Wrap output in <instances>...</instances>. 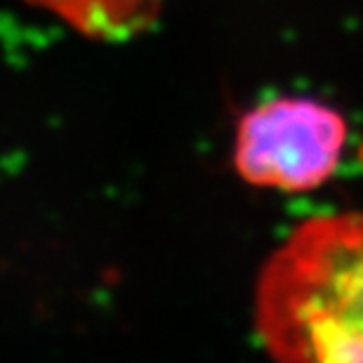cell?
I'll list each match as a JSON object with an SVG mask.
<instances>
[{
    "label": "cell",
    "instance_id": "6da1fadb",
    "mask_svg": "<svg viewBox=\"0 0 363 363\" xmlns=\"http://www.w3.org/2000/svg\"><path fill=\"white\" fill-rule=\"evenodd\" d=\"M252 316L274 363H363V210L290 231L259 272Z\"/></svg>",
    "mask_w": 363,
    "mask_h": 363
},
{
    "label": "cell",
    "instance_id": "3957f363",
    "mask_svg": "<svg viewBox=\"0 0 363 363\" xmlns=\"http://www.w3.org/2000/svg\"><path fill=\"white\" fill-rule=\"evenodd\" d=\"M94 43H128L154 28L163 0H24Z\"/></svg>",
    "mask_w": 363,
    "mask_h": 363
},
{
    "label": "cell",
    "instance_id": "7a4b0ae2",
    "mask_svg": "<svg viewBox=\"0 0 363 363\" xmlns=\"http://www.w3.org/2000/svg\"><path fill=\"white\" fill-rule=\"evenodd\" d=\"M347 140L350 125L335 106L283 94L259 101L238 118L231 161L245 184L304 194L335 175Z\"/></svg>",
    "mask_w": 363,
    "mask_h": 363
}]
</instances>
